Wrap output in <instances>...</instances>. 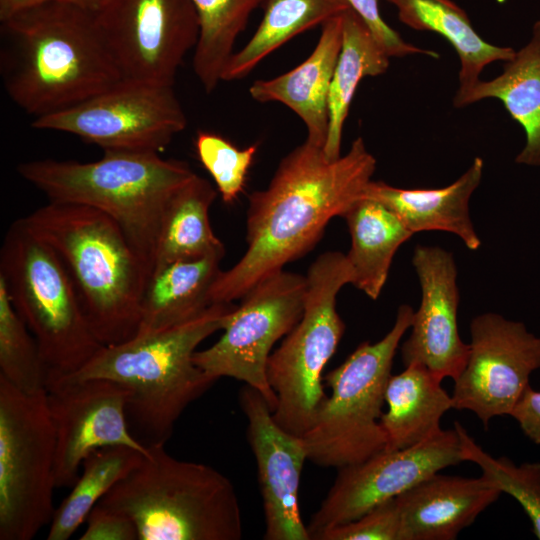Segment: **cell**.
<instances>
[{"mask_svg":"<svg viewBox=\"0 0 540 540\" xmlns=\"http://www.w3.org/2000/svg\"><path fill=\"white\" fill-rule=\"evenodd\" d=\"M375 169L376 159L361 137L337 159L307 140L289 152L268 186L249 196L247 250L220 272L211 302L241 299L256 283L310 251L328 222L363 197Z\"/></svg>","mask_w":540,"mask_h":540,"instance_id":"6da1fadb","label":"cell"},{"mask_svg":"<svg viewBox=\"0 0 540 540\" xmlns=\"http://www.w3.org/2000/svg\"><path fill=\"white\" fill-rule=\"evenodd\" d=\"M0 71L10 99L35 118L121 81L95 13L49 0L2 22Z\"/></svg>","mask_w":540,"mask_h":540,"instance_id":"7a4b0ae2","label":"cell"},{"mask_svg":"<svg viewBox=\"0 0 540 540\" xmlns=\"http://www.w3.org/2000/svg\"><path fill=\"white\" fill-rule=\"evenodd\" d=\"M235 306L213 303L184 323L104 346L79 371L50 378H103L122 385L128 391L126 415L133 436L146 447L165 445L185 409L217 381L193 356L203 340L223 329Z\"/></svg>","mask_w":540,"mask_h":540,"instance_id":"3957f363","label":"cell"},{"mask_svg":"<svg viewBox=\"0 0 540 540\" xmlns=\"http://www.w3.org/2000/svg\"><path fill=\"white\" fill-rule=\"evenodd\" d=\"M22 220L65 265L99 341L113 346L135 337L149 271L120 227L93 207L54 201Z\"/></svg>","mask_w":540,"mask_h":540,"instance_id":"277c9868","label":"cell"},{"mask_svg":"<svg viewBox=\"0 0 540 540\" xmlns=\"http://www.w3.org/2000/svg\"><path fill=\"white\" fill-rule=\"evenodd\" d=\"M18 174L54 202L93 207L122 230L151 273L166 207L196 174L159 153L105 150L93 162L41 159L20 163Z\"/></svg>","mask_w":540,"mask_h":540,"instance_id":"5b68a950","label":"cell"},{"mask_svg":"<svg viewBox=\"0 0 540 540\" xmlns=\"http://www.w3.org/2000/svg\"><path fill=\"white\" fill-rule=\"evenodd\" d=\"M149 453L98 505L129 517L138 540H240L241 509L231 481L213 467Z\"/></svg>","mask_w":540,"mask_h":540,"instance_id":"8992f818","label":"cell"},{"mask_svg":"<svg viewBox=\"0 0 540 540\" xmlns=\"http://www.w3.org/2000/svg\"><path fill=\"white\" fill-rule=\"evenodd\" d=\"M0 279L38 343L47 379L79 371L104 347L88 322L65 265L22 218L10 225L3 239Z\"/></svg>","mask_w":540,"mask_h":540,"instance_id":"52a82bcc","label":"cell"},{"mask_svg":"<svg viewBox=\"0 0 540 540\" xmlns=\"http://www.w3.org/2000/svg\"><path fill=\"white\" fill-rule=\"evenodd\" d=\"M413 316L409 305H401L393 327L381 340L361 343L324 378L331 394L301 436L308 459L316 465L339 469L385 450L380 424L385 391L399 342Z\"/></svg>","mask_w":540,"mask_h":540,"instance_id":"ba28073f","label":"cell"},{"mask_svg":"<svg viewBox=\"0 0 540 540\" xmlns=\"http://www.w3.org/2000/svg\"><path fill=\"white\" fill-rule=\"evenodd\" d=\"M305 277L302 317L267 363V380L277 398L273 418L297 436L311 427L327 396L322 372L345 330L336 297L345 284H352L353 272L346 255L326 252L311 264Z\"/></svg>","mask_w":540,"mask_h":540,"instance_id":"9c48e42d","label":"cell"},{"mask_svg":"<svg viewBox=\"0 0 540 540\" xmlns=\"http://www.w3.org/2000/svg\"><path fill=\"white\" fill-rule=\"evenodd\" d=\"M55 453L46 389L28 394L0 376V540H31L51 522Z\"/></svg>","mask_w":540,"mask_h":540,"instance_id":"30bf717a","label":"cell"},{"mask_svg":"<svg viewBox=\"0 0 540 540\" xmlns=\"http://www.w3.org/2000/svg\"><path fill=\"white\" fill-rule=\"evenodd\" d=\"M305 295V276L282 269L265 277L227 315L219 340L194 353L195 364L216 380L231 377L254 388L273 412L277 398L267 380L268 359L302 317Z\"/></svg>","mask_w":540,"mask_h":540,"instance_id":"8fae6325","label":"cell"},{"mask_svg":"<svg viewBox=\"0 0 540 540\" xmlns=\"http://www.w3.org/2000/svg\"><path fill=\"white\" fill-rule=\"evenodd\" d=\"M32 127L75 135L105 150L163 151L187 126L173 86L120 81L65 110L35 118Z\"/></svg>","mask_w":540,"mask_h":540,"instance_id":"7c38bea8","label":"cell"},{"mask_svg":"<svg viewBox=\"0 0 540 540\" xmlns=\"http://www.w3.org/2000/svg\"><path fill=\"white\" fill-rule=\"evenodd\" d=\"M94 13L122 81L174 86L200 34L191 0H105Z\"/></svg>","mask_w":540,"mask_h":540,"instance_id":"4fadbf2b","label":"cell"},{"mask_svg":"<svg viewBox=\"0 0 540 540\" xmlns=\"http://www.w3.org/2000/svg\"><path fill=\"white\" fill-rule=\"evenodd\" d=\"M467 363L454 380L452 408L469 410L485 429L492 418L510 416L540 369V337L522 322L495 313L475 317L470 324Z\"/></svg>","mask_w":540,"mask_h":540,"instance_id":"5bb4252c","label":"cell"},{"mask_svg":"<svg viewBox=\"0 0 540 540\" xmlns=\"http://www.w3.org/2000/svg\"><path fill=\"white\" fill-rule=\"evenodd\" d=\"M462 461L461 440L454 427L415 446L383 450L360 463L339 468L332 487L307 526L311 539L322 531L358 519L380 503Z\"/></svg>","mask_w":540,"mask_h":540,"instance_id":"9a60e30c","label":"cell"},{"mask_svg":"<svg viewBox=\"0 0 540 540\" xmlns=\"http://www.w3.org/2000/svg\"><path fill=\"white\" fill-rule=\"evenodd\" d=\"M47 404L55 431L56 487H72L84 459L95 450L123 445L149 453L130 431L128 391L103 378H49Z\"/></svg>","mask_w":540,"mask_h":540,"instance_id":"2e32d148","label":"cell"},{"mask_svg":"<svg viewBox=\"0 0 540 540\" xmlns=\"http://www.w3.org/2000/svg\"><path fill=\"white\" fill-rule=\"evenodd\" d=\"M248 420L265 516L266 540H311L299 507V487L307 449L301 436L280 427L265 398L246 385L239 393Z\"/></svg>","mask_w":540,"mask_h":540,"instance_id":"e0dca14e","label":"cell"},{"mask_svg":"<svg viewBox=\"0 0 540 540\" xmlns=\"http://www.w3.org/2000/svg\"><path fill=\"white\" fill-rule=\"evenodd\" d=\"M413 266L422 298L414 312L411 333L401 347L404 365H424L437 379L458 378L464 369L469 344L459 335L457 270L451 253L439 247L418 245Z\"/></svg>","mask_w":540,"mask_h":540,"instance_id":"ac0fdd59","label":"cell"},{"mask_svg":"<svg viewBox=\"0 0 540 540\" xmlns=\"http://www.w3.org/2000/svg\"><path fill=\"white\" fill-rule=\"evenodd\" d=\"M501 493L483 475L466 478L437 472L396 497L400 540H454Z\"/></svg>","mask_w":540,"mask_h":540,"instance_id":"d6986e66","label":"cell"},{"mask_svg":"<svg viewBox=\"0 0 540 540\" xmlns=\"http://www.w3.org/2000/svg\"><path fill=\"white\" fill-rule=\"evenodd\" d=\"M342 14L321 25L314 50L301 64L274 78L256 80L249 88L253 100L279 102L295 112L306 127V140L320 147L328 132V95L342 47Z\"/></svg>","mask_w":540,"mask_h":540,"instance_id":"ffe728a7","label":"cell"},{"mask_svg":"<svg viewBox=\"0 0 540 540\" xmlns=\"http://www.w3.org/2000/svg\"><path fill=\"white\" fill-rule=\"evenodd\" d=\"M483 168V159L476 157L456 181L438 189H403L371 180L363 197L383 204L413 234L446 231L457 235L468 249L477 250L481 241L470 218L469 200L481 182Z\"/></svg>","mask_w":540,"mask_h":540,"instance_id":"44dd1931","label":"cell"},{"mask_svg":"<svg viewBox=\"0 0 540 540\" xmlns=\"http://www.w3.org/2000/svg\"><path fill=\"white\" fill-rule=\"evenodd\" d=\"M223 257L216 253L153 268L142 293L137 335L184 323L211 306L210 290Z\"/></svg>","mask_w":540,"mask_h":540,"instance_id":"7402d4cb","label":"cell"},{"mask_svg":"<svg viewBox=\"0 0 540 540\" xmlns=\"http://www.w3.org/2000/svg\"><path fill=\"white\" fill-rule=\"evenodd\" d=\"M387 410L380 424L386 436L385 450L420 444L443 429L441 418L452 408V397L424 365L412 363L391 375L386 391Z\"/></svg>","mask_w":540,"mask_h":540,"instance_id":"603a6c76","label":"cell"},{"mask_svg":"<svg viewBox=\"0 0 540 540\" xmlns=\"http://www.w3.org/2000/svg\"><path fill=\"white\" fill-rule=\"evenodd\" d=\"M491 98L499 100L524 129L525 145L515 162L540 167V20L528 42L505 62L503 72L480 80L456 108Z\"/></svg>","mask_w":540,"mask_h":540,"instance_id":"cb8c5ba5","label":"cell"},{"mask_svg":"<svg viewBox=\"0 0 540 540\" xmlns=\"http://www.w3.org/2000/svg\"><path fill=\"white\" fill-rule=\"evenodd\" d=\"M392 4L399 20L418 31L435 32L454 48L460 61L457 104L481 80L483 69L496 61H509L516 50L486 42L474 29L465 12L453 0H385Z\"/></svg>","mask_w":540,"mask_h":540,"instance_id":"d4e9b609","label":"cell"},{"mask_svg":"<svg viewBox=\"0 0 540 540\" xmlns=\"http://www.w3.org/2000/svg\"><path fill=\"white\" fill-rule=\"evenodd\" d=\"M351 236L346 258L352 284L376 300L386 283L393 257L413 233L383 204L362 197L343 215Z\"/></svg>","mask_w":540,"mask_h":540,"instance_id":"484cf974","label":"cell"},{"mask_svg":"<svg viewBox=\"0 0 540 540\" xmlns=\"http://www.w3.org/2000/svg\"><path fill=\"white\" fill-rule=\"evenodd\" d=\"M342 20V47L329 89V125L323 147L329 159L341 156L343 127L359 83L384 74L390 64V56L355 11L348 8Z\"/></svg>","mask_w":540,"mask_h":540,"instance_id":"4316f807","label":"cell"},{"mask_svg":"<svg viewBox=\"0 0 540 540\" xmlns=\"http://www.w3.org/2000/svg\"><path fill=\"white\" fill-rule=\"evenodd\" d=\"M217 192L208 180L197 174L177 190L162 218L153 268L210 254H225L224 244L214 234L209 220V209Z\"/></svg>","mask_w":540,"mask_h":540,"instance_id":"83f0119b","label":"cell"},{"mask_svg":"<svg viewBox=\"0 0 540 540\" xmlns=\"http://www.w3.org/2000/svg\"><path fill=\"white\" fill-rule=\"evenodd\" d=\"M264 16L253 36L229 59L222 81L247 77L268 55L298 34L341 15L344 0H266Z\"/></svg>","mask_w":540,"mask_h":540,"instance_id":"f1b7e54d","label":"cell"},{"mask_svg":"<svg viewBox=\"0 0 540 540\" xmlns=\"http://www.w3.org/2000/svg\"><path fill=\"white\" fill-rule=\"evenodd\" d=\"M147 455L129 446H107L90 453L70 493L55 509L48 540H67L101 498Z\"/></svg>","mask_w":540,"mask_h":540,"instance_id":"f546056e","label":"cell"},{"mask_svg":"<svg viewBox=\"0 0 540 540\" xmlns=\"http://www.w3.org/2000/svg\"><path fill=\"white\" fill-rule=\"evenodd\" d=\"M199 16L200 34L194 48L193 70L207 93L222 81L234 45L251 14L266 0H191Z\"/></svg>","mask_w":540,"mask_h":540,"instance_id":"4dcf8cb0","label":"cell"},{"mask_svg":"<svg viewBox=\"0 0 540 540\" xmlns=\"http://www.w3.org/2000/svg\"><path fill=\"white\" fill-rule=\"evenodd\" d=\"M47 375L38 343L0 279V376L22 392L33 394L46 389Z\"/></svg>","mask_w":540,"mask_h":540,"instance_id":"1f68e13d","label":"cell"},{"mask_svg":"<svg viewBox=\"0 0 540 540\" xmlns=\"http://www.w3.org/2000/svg\"><path fill=\"white\" fill-rule=\"evenodd\" d=\"M464 461L477 464L482 475L494 482L501 492L517 500L532 523L540 540V462L516 465L507 457L494 458L484 451L459 423L455 422Z\"/></svg>","mask_w":540,"mask_h":540,"instance_id":"d6a6232c","label":"cell"},{"mask_svg":"<svg viewBox=\"0 0 540 540\" xmlns=\"http://www.w3.org/2000/svg\"><path fill=\"white\" fill-rule=\"evenodd\" d=\"M195 146L199 160L213 178L223 202L235 201L244 189L257 145L239 149L221 135L200 131Z\"/></svg>","mask_w":540,"mask_h":540,"instance_id":"836d02e7","label":"cell"},{"mask_svg":"<svg viewBox=\"0 0 540 540\" xmlns=\"http://www.w3.org/2000/svg\"><path fill=\"white\" fill-rule=\"evenodd\" d=\"M401 517L396 497L351 522L327 529L315 540H400Z\"/></svg>","mask_w":540,"mask_h":540,"instance_id":"e575fe53","label":"cell"},{"mask_svg":"<svg viewBox=\"0 0 540 540\" xmlns=\"http://www.w3.org/2000/svg\"><path fill=\"white\" fill-rule=\"evenodd\" d=\"M368 26L369 30L386 50L390 57H405L421 54L438 58L435 51L424 49L406 42L401 35L391 28L383 19L378 0H344Z\"/></svg>","mask_w":540,"mask_h":540,"instance_id":"d590c367","label":"cell"},{"mask_svg":"<svg viewBox=\"0 0 540 540\" xmlns=\"http://www.w3.org/2000/svg\"><path fill=\"white\" fill-rule=\"evenodd\" d=\"M80 540H138L134 522L117 511L96 505L86 519Z\"/></svg>","mask_w":540,"mask_h":540,"instance_id":"8d00e7d4","label":"cell"},{"mask_svg":"<svg viewBox=\"0 0 540 540\" xmlns=\"http://www.w3.org/2000/svg\"><path fill=\"white\" fill-rule=\"evenodd\" d=\"M510 416L518 422L523 433L532 442L540 445V391L528 385Z\"/></svg>","mask_w":540,"mask_h":540,"instance_id":"74e56055","label":"cell"},{"mask_svg":"<svg viewBox=\"0 0 540 540\" xmlns=\"http://www.w3.org/2000/svg\"><path fill=\"white\" fill-rule=\"evenodd\" d=\"M47 1L49 0H0V21L5 22L16 14Z\"/></svg>","mask_w":540,"mask_h":540,"instance_id":"f35d334b","label":"cell"},{"mask_svg":"<svg viewBox=\"0 0 540 540\" xmlns=\"http://www.w3.org/2000/svg\"><path fill=\"white\" fill-rule=\"evenodd\" d=\"M60 1H64L73 5H76L78 7H81L83 9H86L92 12H96L102 6L105 0H60Z\"/></svg>","mask_w":540,"mask_h":540,"instance_id":"ab89813d","label":"cell"}]
</instances>
